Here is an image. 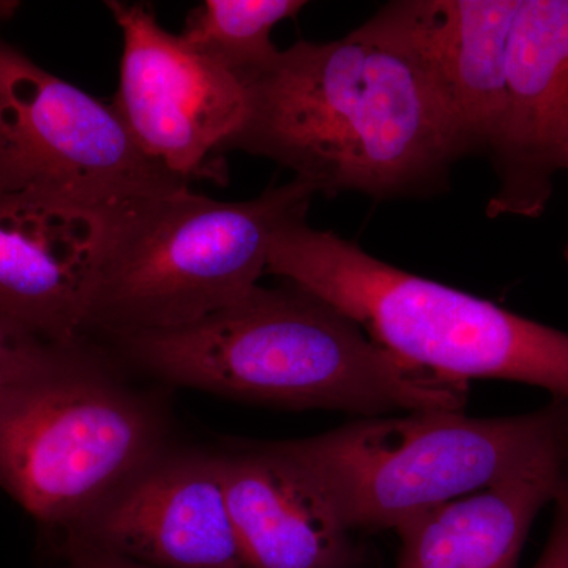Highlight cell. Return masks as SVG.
<instances>
[{
  "instance_id": "6da1fadb",
  "label": "cell",
  "mask_w": 568,
  "mask_h": 568,
  "mask_svg": "<svg viewBox=\"0 0 568 568\" xmlns=\"http://www.w3.org/2000/svg\"><path fill=\"white\" fill-rule=\"evenodd\" d=\"M245 85L244 123L222 152L282 164L316 194L429 196L459 160L424 62L381 9L343 39L280 51Z\"/></svg>"
},
{
  "instance_id": "7a4b0ae2",
  "label": "cell",
  "mask_w": 568,
  "mask_h": 568,
  "mask_svg": "<svg viewBox=\"0 0 568 568\" xmlns=\"http://www.w3.org/2000/svg\"><path fill=\"white\" fill-rule=\"evenodd\" d=\"M115 343L166 383L264 405L376 416L462 410L467 402V383L399 361L334 306L290 283L257 286L185 327Z\"/></svg>"
},
{
  "instance_id": "3957f363",
  "label": "cell",
  "mask_w": 568,
  "mask_h": 568,
  "mask_svg": "<svg viewBox=\"0 0 568 568\" xmlns=\"http://www.w3.org/2000/svg\"><path fill=\"white\" fill-rule=\"evenodd\" d=\"M267 274L354 321L399 361L446 379L528 384L568 406V334L384 263L305 216L276 231Z\"/></svg>"
},
{
  "instance_id": "277c9868",
  "label": "cell",
  "mask_w": 568,
  "mask_h": 568,
  "mask_svg": "<svg viewBox=\"0 0 568 568\" xmlns=\"http://www.w3.org/2000/svg\"><path fill=\"white\" fill-rule=\"evenodd\" d=\"M315 196L297 179L242 203L189 186L119 213L110 220L85 332L115 339L171 331L237 304L267 274L276 231L305 216Z\"/></svg>"
},
{
  "instance_id": "5b68a950",
  "label": "cell",
  "mask_w": 568,
  "mask_h": 568,
  "mask_svg": "<svg viewBox=\"0 0 568 568\" xmlns=\"http://www.w3.org/2000/svg\"><path fill=\"white\" fill-rule=\"evenodd\" d=\"M320 489L346 529H398L457 497L568 455V406L473 418L425 410L268 443Z\"/></svg>"
},
{
  "instance_id": "8992f818",
  "label": "cell",
  "mask_w": 568,
  "mask_h": 568,
  "mask_svg": "<svg viewBox=\"0 0 568 568\" xmlns=\"http://www.w3.org/2000/svg\"><path fill=\"white\" fill-rule=\"evenodd\" d=\"M162 450V413L81 339L0 395V488L59 532Z\"/></svg>"
},
{
  "instance_id": "52a82bcc",
  "label": "cell",
  "mask_w": 568,
  "mask_h": 568,
  "mask_svg": "<svg viewBox=\"0 0 568 568\" xmlns=\"http://www.w3.org/2000/svg\"><path fill=\"white\" fill-rule=\"evenodd\" d=\"M189 186L142 153L112 104L0 39V194H39L114 219Z\"/></svg>"
},
{
  "instance_id": "ba28073f",
  "label": "cell",
  "mask_w": 568,
  "mask_h": 568,
  "mask_svg": "<svg viewBox=\"0 0 568 568\" xmlns=\"http://www.w3.org/2000/svg\"><path fill=\"white\" fill-rule=\"evenodd\" d=\"M122 33L114 104L138 148L168 173L192 183L213 178L209 156L242 123L246 85L163 28L144 3L106 2Z\"/></svg>"
},
{
  "instance_id": "9c48e42d",
  "label": "cell",
  "mask_w": 568,
  "mask_h": 568,
  "mask_svg": "<svg viewBox=\"0 0 568 568\" xmlns=\"http://www.w3.org/2000/svg\"><path fill=\"white\" fill-rule=\"evenodd\" d=\"M62 547H89L155 568H245L235 538L223 455L160 452L84 517Z\"/></svg>"
},
{
  "instance_id": "30bf717a",
  "label": "cell",
  "mask_w": 568,
  "mask_h": 568,
  "mask_svg": "<svg viewBox=\"0 0 568 568\" xmlns=\"http://www.w3.org/2000/svg\"><path fill=\"white\" fill-rule=\"evenodd\" d=\"M487 156L497 178L489 219L540 216L568 166V0H519L506 104Z\"/></svg>"
},
{
  "instance_id": "8fae6325",
  "label": "cell",
  "mask_w": 568,
  "mask_h": 568,
  "mask_svg": "<svg viewBox=\"0 0 568 568\" xmlns=\"http://www.w3.org/2000/svg\"><path fill=\"white\" fill-rule=\"evenodd\" d=\"M110 220L39 194H0V316L55 345L80 342Z\"/></svg>"
},
{
  "instance_id": "7c38bea8",
  "label": "cell",
  "mask_w": 568,
  "mask_h": 568,
  "mask_svg": "<svg viewBox=\"0 0 568 568\" xmlns=\"http://www.w3.org/2000/svg\"><path fill=\"white\" fill-rule=\"evenodd\" d=\"M518 7L519 0H402L381 9L424 62L459 159L488 155L496 140Z\"/></svg>"
},
{
  "instance_id": "4fadbf2b",
  "label": "cell",
  "mask_w": 568,
  "mask_h": 568,
  "mask_svg": "<svg viewBox=\"0 0 568 568\" xmlns=\"http://www.w3.org/2000/svg\"><path fill=\"white\" fill-rule=\"evenodd\" d=\"M224 493L245 568H355L361 552L320 489L271 444L223 455Z\"/></svg>"
},
{
  "instance_id": "5bb4252c",
  "label": "cell",
  "mask_w": 568,
  "mask_h": 568,
  "mask_svg": "<svg viewBox=\"0 0 568 568\" xmlns=\"http://www.w3.org/2000/svg\"><path fill=\"white\" fill-rule=\"evenodd\" d=\"M567 474L568 455H556L409 519L396 529L398 568H517L537 515Z\"/></svg>"
},
{
  "instance_id": "9a60e30c",
  "label": "cell",
  "mask_w": 568,
  "mask_h": 568,
  "mask_svg": "<svg viewBox=\"0 0 568 568\" xmlns=\"http://www.w3.org/2000/svg\"><path fill=\"white\" fill-rule=\"evenodd\" d=\"M305 7L302 0H205L189 14L179 36L245 84L278 55L271 40L275 26Z\"/></svg>"
},
{
  "instance_id": "2e32d148",
  "label": "cell",
  "mask_w": 568,
  "mask_h": 568,
  "mask_svg": "<svg viewBox=\"0 0 568 568\" xmlns=\"http://www.w3.org/2000/svg\"><path fill=\"white\" fill-rule=\"evenodd\" d=\"M55 346L0 316V395L43 365Z\"/></svg>"
},
{
  "instance_id": "e0dca14e",
  "label": "cell",
  "mask_w": 568,
  "mask_h": 568,
  "mask_svg": "<svg viewBox=\"0 0 568 568\" xmlns=\"http://www.w3.org/2000/svg\"><path fill=\"white\" fill-rule=\"evenodd\" d=\"M551 503L555 504L551 532L534 568H568V474L560 481Z\"/></svg>"
},
{
  "instance_id": "ac0fdd59",
  "label": "cell",
  "mask_w": 568,
  "mask_h": 568,
  "mask_svg": "<svg viewBox=\"0 0 568 568\" xmlns=\"http://www.w3.org/2000/svg\"><path fill=\"white\" fill-rule=\"evenodd\" d=\"M63 568H155L89 547H62Z\"/></svg>"
},
{
  "instance_id": "d6986e66",
  "label": "cell",
  "mask_w": 568,
  "mask_h": 568,
  "mask_svg": "<svg viewBox=\"0 0 568 568\" xmlns=\"http://www.w3.org/2000/svg\"><path fill=\"white\" fill-rule=\"evenodd\" d=\"M18 7H20L18 2H0V22L10 20Z\"/></svg>"
},
{
  "instance_id": "ffe728a7",
  "label": "cell",
  "mask_w": 568,
  "mask_h": 568,
  "mask_svg": "<svg viewBox=\"0 0 568 568\" xmlns=\"http://www.w3.org/2000/svg\"><path fill=\"white\" fill-rule=\"evenodd\" d=\"M567 170H568V166H567ZM566 261H567V265H568V244L566 246Z\"/></svg>"
}]
</instances>
